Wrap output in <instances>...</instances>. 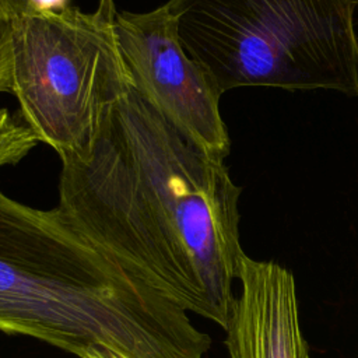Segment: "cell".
I'll return each instance as SVG.
<instances>
[{
  "instance_id": "cell-3",
  "label": "cell",
  "mask_w": 358,
  "mask_h": 358,
  "mask_svg": "<svg viewBox=\"0 0 358 358\" xmlns=\"http://www.w3.org/2000/svg\"><path fill=\"white\" fill-rule=\"evenodd\" d=\"M179 39L215 88L327 90L358 96L350 0H168Z\"/></svg>"
},
{
  "instance_id": "cell-11",
  "label": "cell",
  "mask_w": 358,
  "mask_h": 358,
  "mask_svg": "<svg viewBox=\"0 0 358 358\" xmlns=\"http://www.w3.org/2000/svg\"><path fill=\"white\" fill-rule=\"evenodd\" d=\"M83 358H124V357L110 350H91Z\"/></svg>"
},
{
  "instance_id": "cell-5",
  "label": "cell",
  "mask_w": 358,
  "mask_h": 358,
  "mask_svg": "<svg viewBox=\"0 0 358 358\" xmlns=\"http://www.w3.org/2000/svg\"><path fill=\"white\" fill-rule=\"evenodd\" d=\"M116 34L133 90L192 144L225 159L231 141L221 94L183 48L168 6L117 11Z\"/></svg>"
},
{
  "instance_id": "cell-2",
  "label": "cell",
  "mask_w": 358,
  "mask_h": 358,
  "mask_svg": "<svg viewBox=\"0 0 358 358\" xmlns=\"http://www.w3.org/2000/svg\"><path fill=\"white\" fill-rule=\"evenodd\" d=\"M0 330L83 358H204L207 333L138 273L84 235L56 206L0 190Z\"/></svg>"
},
{
  "instance_id": "cell-8",
  "label": "cell",
  "mask_w": 358,
  "mask_h": 358,
  "mask_svg": "<svg viewBox=\"0 0 358 358\" xmlns=\"http://www.w3.org/2000/svg\"><path fill=\"white\" fill-rule=\"evenodd\" d=\"M13 59L10 42V25L0 18V92L11 94Z\"/></svg>"
},
{
  "instance_id": "cell-6",
  "label": "cell",
  "mask_w": 358,
  "mask_h": 358,
  "mask_svg": "<svg viewBox=\"0 0 358 358\" xmlns=\"http://www.w3.org/2000/svg\"><path fill=\"white\" fill-rule=\"evenodd\" d=\"M238 281L241 291L224 329L229 358H312L292 273L246 255Z\"/></svg>"
},
{
  "instance_id": "cell-7",
  "label": "cell",
  "mask_w": 358,
  "mask_h": 358,
  "mask_svg": "<svg viewBox=\"0 0 358 358\" xmlns=\"http://www.w3.org/2000/svg\"><path fill=\"white\" fill-rule=\"evenodd\" d=\"M39 143L36 134L22 119L0 108V166L17 165Z\"/></svg>"
},
{
  "instance_id": "cell-4",
  "label": "cell",
  "mask_w": 358,
  "mask_h": 358,
  "mask_svg": "<svg viewBox=\"0 0 358 358\" xmlns=\"http://www.w3.org/2000/svg\"><path fill=\"white\" fill-rule=\"evenodd\" d=\"M115 0L69 6L8 22L21 119L59 157L88 148L131 91L116 34Z\"/></svg>"
},
{
  "instance_id": "cell-9",
  "label": "cell",
  "mask_w": 358,
  "mask_h": 358,
  "mask_svg": "<svg viewBox=\"0 0 358 358\" xmlns=\"http://www.w3.org/2000/svg\"><path fill=\"white\" fill-rule=\"evenodd\" d=\"M35 11L32 0H0V18L11 22Z\"/></svg>"
},
{
  "instance_id": "cell-1",
  "label": "cell",
  "mask_w": 358,
  "mask_h": 358,
  "mask_svg": "<svg viewBox=\"0 0 358 358\" xmlns=\"http://www.w3.org/2000/svg\"><path fill=\"white\" fill-rule=\"evenodd\" d=\"M57 207L185 312L227 327L246 256L224 159L185 138L133 88L85 150L60 155Z\"/></svg>"
},
{
  "instance_id": "cell-12",
  "label": "cell",
  "mask_w": 358,
  "mask_h": 358,
  "mask_svg": "<svg viewBox=\"0 0 358 358\" xmlns=\"http://www.w3.org/2000/svg\"><path fill=\"white\" fill-rule=\"evenodd\" d=\"M350 1H351V3L355 6V8L358 7V0H350Z\"/></svg>"
},
{
  "instance_id": "cell-10",
  "label": "cell",
  "mask_w": 358,
  "mask_h": 358,
  "mask_svg": "<svg viewBox=\"0 0 358 358\" xmlns=\"http://www.w3.org/2000/svg\"><path fill=\"white\" fill-rule=\"evenodd\" d=\"M35 11H57L70 6V0H32Z\"/></svg>"
}]
</instances>
